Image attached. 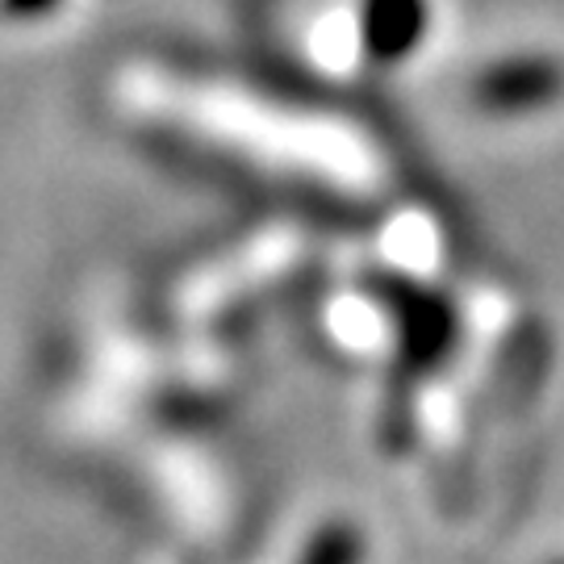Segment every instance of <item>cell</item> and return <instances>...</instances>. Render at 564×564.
<instances>
[{
    "label": "cell",
    "instance_id": "obj_4",
    "mask_svg": "<svg viewBox=\"0 0 564 564\" xmlns=\"http://www.w3.org/2000/svg\"><path fill=\"white\" fill-rule=\"evenodd\" d=\"M59 0H0V9L9 13V18H18V21H39L46 18L51 9H55Z\"/></svg>",
    "mask_w": 564,
    "mask_h": 564
},
{
    "label": "cell",
    "instance_id": "obj_3",
    "mask_svg": "<svg viewBox=\"0 0 564 564\" xmlns=\"http://www.w3.org/2000/svg\"><path fill=\"white\" fill-rule=\"evenodd\" d=\"M297 564H364V535L351 523H326L314 531Z\"/></svg>",
    "mask_w": 564,
    "mask_h": 564
},
{
    "label": "cell",
    "instance_id": "obj_2",
    "mask_svg": "<svg viewBox=\"0 0 564 564\" xmlns=\"http://www.w3.org/2000/svg\"><path fill=\"white\" fill-rule=\"evenodd\" d=\"M426 34L423 0H368L364 4V42L377 59H402Z\"/></svg>",
    "mask_w": 564,
    "mask_h": 564
},
{
    "label": "cell",
    "instance_id": "obj_1",
    "mask_svg": "<svg viewBox=\"0 0 564 564\" xmlns=\"http://www.w3.org/2000/svg\"><path fill=\"white\" fill-rule=\"evenodd\" d=\"M468 93L494 118H531L564 101V63L556 55H506L477 72Z\"/></svg>",
    "mask_w": 564,
    "mask_h": 564
},
{
    "label": "cell",
    "instance_id": "obj_5",
    "mask_svg": "<svg viewBox=\"0 0 564 564\" xmlns=\"http://www.w3.org/2000/svg\"><path fill=\"white\" fill-rule=\"evenodd\" d=\"M556 564H564V561H556Z\"/></svg>",
    "mask_w": 564,
    "mask_h": 564
}]
</instances>
